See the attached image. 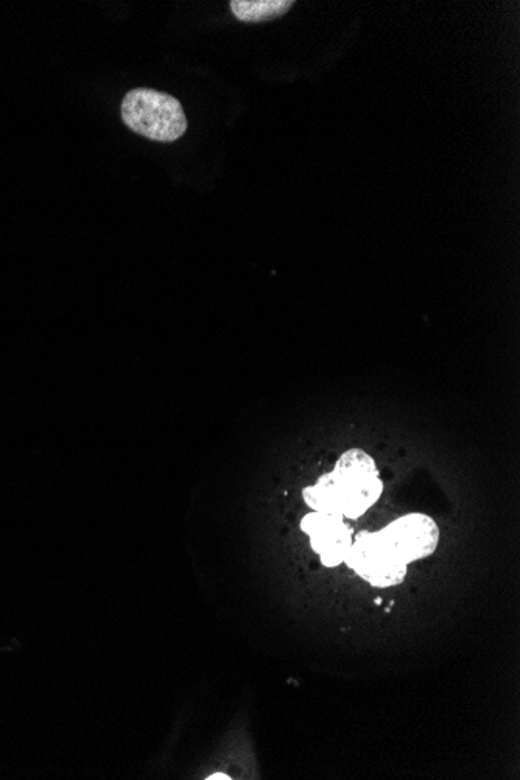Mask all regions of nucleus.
<instances>
[{
  "mask_svg": "<svg viewBox=\"0 0 520 780\" xmlns=\"http://www.w3.org/2000/svg\"><path fill=\"white\" fill-rule=\"evenodd\" d=\"M345 564L366 583L380 589L399 586L407 577V564L388 550L379 533H360L352 541Z\"/></svg>",
  "mask_w": 520,
  "mask_h": 780,
  "instance_id": "obj_2",
  "label": "nucleus"
},
{
  "mask_svg": "<svg viewBox=\"0 0 520 780\" xmlns=\"http://www.w3.org/2000/svg\"><path fill=\"white\" fill-rule=\"evenodd\" d=\"M303 499L312 511L343 516V486L334 472L321 475L317 485L304 488Z\"/></svg>",
  "mask_w": 520,
  "mask_h": 780,
  "instance_id": "obj_5",
  "label": "nucleus"
},
{
  "mask_svg": "<svg viewBox=\"0 0 520 780\" xmlns=\"http://www.w3.org/2000/svg\"><path fill=\"white\" fill-rule=\"evenodd\" d=\"M232 15L242 22H265L281 18L295 5L293 0H232Z\"/></svg>",
  "mask_w": 520,
  "mask_h": 780,
  "instance_id": "obj_8",
  "label": "nucleus"
},
{
  "mask_svg": "<svg viewBox=\"0 0 520 780\" xmlns=\"http://www.w3.org/2000/svg\"><path fill=\"white\" fill-rule=\"evenodd\" d=\"M340 522H343V516L312 511V513L307 514V516H304V519L301 520V530H303L306 535L312 536L313 533L331 527V525L340 524Z\"/></svg>",
  "mask_w": 520,
  "mask_h": 780,
  "instance_id": "obj_9",
  "label": "nucleus"
},
{
  "mask_svg": "<svg viewBox=\"0 0 520 780\" xmlns=\"http://www.w3.org/2000/svg\"><path fill=\"white\" fill-rule=\"evenodd\" d=\"M122 120L134 133L156 142H175L187 130L183 106L175 97L153 89H133L122 102Z\"/></svg>",
  "mask_w": 520,
  "mask_h": 780,
  "instance_id": "obj_1",
  "label": "nucleus"
},
{
  "mask_svg": "<svg viewBox=\"0 0 520 780\" xmlns=\"http://www.w3.org/2000/svg\"><path fill=\"white\" fill-rule=\"evenodd\" d=\"M341 483V482H340ZM343 486V517L359 519L374 506L383 492V482L379 477L369 478L366 482Z\"/></svg>",
  "mask_w": 520,
  "mask_h": 780,
  "instance_id": "obj_6",
  "label": "nucleus"
},
{
  "mask_svg": "<svg viewBox=\"0 0 520 780\" xmlns=\"http://www.w3.org/2000/svg\"><path fill=\"white\" fill-rule=\"evenodd\" d=\"M208 779L209 780H223V779L229 780V779H231V777L226 776V774L215 773V774H212V776H209Z\"/></svg>",
  "mask_w": 520,
  "mask_h": 780,
  "instance_id": "obj_10",
  "label": "nucleus"
},
{
  "mask_svg": "<svg viewBox=\"0 0 520 780\" xmlns=\"http://www.w3.org/2000/svg\"><path fill=\"white\" fill-rule=\"evenodd\" d=\"M352 541L354 539H352L351 528L346 527L343 522L331 525L310 536L313 552L320 555L321 563L326 567H337L338 564L345 563Z\"/></svg>",
  "mask_w": 520,
  "mask_h": 780,
  "instance_id": "obj_4",
  "label": "nucleus"
},
{
  "mask_svg": "<svg viewBox=\"0 0 520 780\" xmlns=\"http://www.w3.org/2000/svg\"><path fill=\"white\" fill-rule=\"evenodd\" d=\"M335 477L345 485L366 482L369 478L379 477L376 461L362 449H349L338 458L335 464Z\"/></svg>",
  "mask_w": 520,
  "mask_h": 780,
  "instance_id": "obj_7",
  "label": "nucleus"
},
{
  "mask_svg": "<svg viewBox=\"0 0 520 780\" xmlns=\"http://www.w3.org/2000/svg\"><path fill=\"white\" fill-rule=\"evenodd\" d=\"M379 535L388 550L407 566L429 558L440 544V528L432 517L422 513L394 520Z\"/></svg>",
  "mask_w": 520,
  "mask_h": 780,
  "instance_id": "obj_3",
  "label": "nucleus"
}]
</instances>
